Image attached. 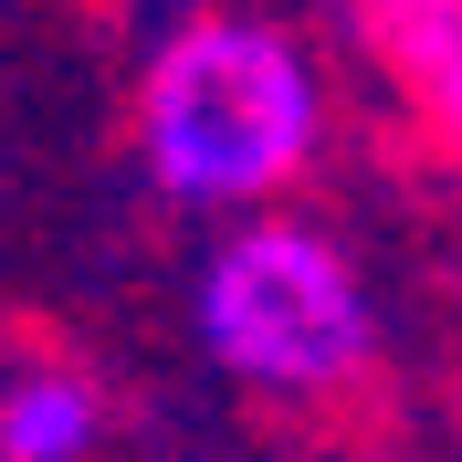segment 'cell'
<instances>
[{"label":"cell","instance_id":"4","mask_svg":"<svg viewBox=\"0 0 462 462\" xmlns=\"http://www.w3.org/2000/svg\"><path fill=\"white\" fill-rule=\"evenodd\" d=\"M452 32H462V0H357V42H368L400 85L452 42Z\"/></svg>","mask_w":462,"mask_h":462},{"label":"cell","instance_id":"1","mask_svg":"<svg viewBox=\"0 0 462 462\" xmlns=\"http://www.w3.org/2000/svg\"><path fill=\"white\" fill-rule=\"evenodd\" d=\"M326 137V95L305 42L242 11H200L147 42L137 63V158L147 189L179 210H242L253 221L284 179H305Z\"/></svg>","mask_w":462,"mask_h":462},{"label":"cell","instance_id":"5","mask_svg":"<svg viewBox=\"0 0 462 462\" xmlns=\"http://www.w3.org/2000/svg\"><path fill=\"white\" fill-rule=\"evenodd\" d=\"M410 106L431 116V137H452V147H462V32L441 42L431 63H420V74H410Z\"/></svg>","mask_w":462,"mask_h":462},{"label":"cell","instance_id":"2","mask_svg":"<svg viewBox=\"0 0 462 462\" xmlns=\"http://www.w3.org/2000/svg\"><path fill=\"white\" fill-rule=\"evenodd\" d=\"M189 326H200L210 368L263 400H326L378 357V305L346 242L284 210H253L210 242L200 284H189Z\"/></svg>","mask_w":462,"mask_h":462},{"label":"cell","instance_id":"3","mask_svg":"<svg viewBox=\"0 0 462 462\" xmlns=\"http://www.w3.org/2000/svg\"><path fill=\"white\" fill-rule=\"evenodd\" d=\"M106 441V389L85 368H22L0 389V462H85Z\"/></svg>","mask_w":462,"mask_h":462}]
</instances>
